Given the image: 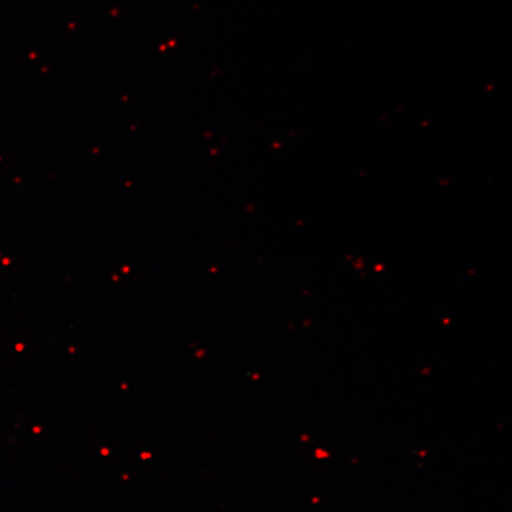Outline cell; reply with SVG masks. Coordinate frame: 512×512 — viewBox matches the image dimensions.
<instances>
[]
</instances>
